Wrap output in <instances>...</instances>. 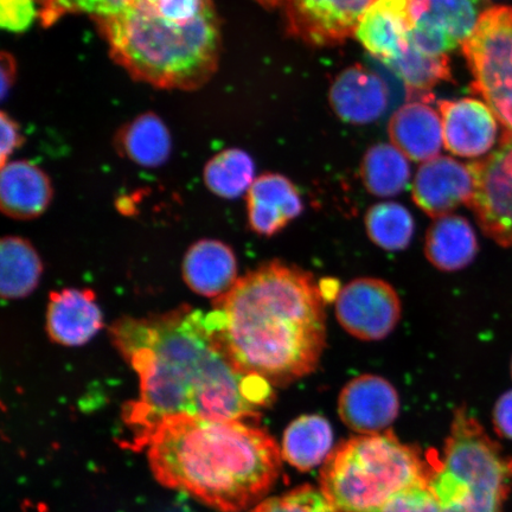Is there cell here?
Wrapping results in <instances>:
<instances>
[{
	"label": "cell",
	"mask_w": 512,
	"mask_h": 512,
	"mask_svg": "<svg viewBox=\"0 0 512 512\" xmlns=\"http://www.w3.org/2000/svg\"><path fill=\"white\" fill-rule=\"evenodd\" d=\"M104 328V317L95 293L89 288L51 292L47 331L51 341L64 347H80Z\"/></svg>",
	"instance_id": "obj_14"
},
{
	"label": "cell",
	"mask_w": 512,
	"mask_h": 512,
	"mask_svg": "<svg viewBox=\"0 0 512 512\" xmlns=\"http://www.w3.org/2000/svg\"><path fill=\"white\" fill-rule=\"evenodd\" d=\"M110 334L139 376V398L124 408L134 443L172 416L254 421L274 401L270 382L236 366L210 312L183 305L162 315L124 317Z\"/></svg>",
	"instance_id": "obj_1"
},
{
	"label": "cell",
	"mask_w": 512,
	"mask_h": 512,
	"mask_svg": "<svg viewBox=\"0 0 512 512\" xmlns=\"http://www.w3.org/2000/svg\"><path fill=\"white\" fill-rule=\"evenodd\" d=\"M366 228L376 246L396 252L406 249L411 243L414 221L411 213L401 204L383 202L368 210Z\"/></svg>",
	"instance_id": "obj_28"
},
{
	"label": "cell",
	"mask_w": 512,
	"mask_h": 512,
	"mask_svg": "<svg viewBox=\"0 0 512 512\" xmlns=\"http://www.w3.org/2000/svg\"><path fill=\"white\" fill-rule=\"evenodd\" d=\"M210 315L236 366L272 386L311 374L323 355V288L297 267L273 261L248 273Z\"/></svg>",
	"instance_id": "obj_2"
},
{
	"label": "cell",
	"mask_w": 512,
	"mask_h": 512,
	"mask_svg": "<svg viewBox=\"0 0 512 512\" xmlns=\"http://www.w3.org/2000/svg\"><path fill=\"white\" fill-rule=\"evenodd\" d=\"M485 10L484 0H409L413 25L419 19L431 23L462 47Z\"/></svg>",
	"instance_id": "obj_25"
},
{
	"label": "cell",
	"mask_w": 512,
	"mask_h": 512,
	"mask_svg": "<svg viewBox=\"0 0 512 512\" xmlns=\"http://www.w3.org/2000/svg\"><path fill=\"white\" fill-rule=\"evenodd\" d=\"M475 179L470 164L450 157H435L420 166L413 183V200L428 216L439 219L469 204Z\"/></svg>",
	"instance_id": "obj_11"
},
{
	"label": "cell",
	"mask_w": 512,
	"mask_h": 512,
	"mask_svg": "<svg viewBox=\"0 0 512 512\" xmlns=\"http://www.w3.org/2000/svg\"><path fill=\"white\" fill-rule=\"evenodd\" d=\"M400 412L399 394L392 383L376 375H362L342 389L338 413L352 431L382 433Z\"/></svg>",
	"instance_id": "obj_12"
},
{
	"label": "cell",
	"mask_w": 512,
	"mask_h": 512,
	"mask_svg": "<svg viewBox=\"0 0 512 512\" xmlns=\"http://www.w3.org/2000/svg\"><path fill=\"white\" fill-rule=\"evenodd\" d=\"M382 512H440L439 503L428 483L400 492L386 504Z\"/></svg>",
	"instance_id": "obj_32"
},
{
	"label": "cell",
	"mask_w": 512,
	"mask_h": 512,
	"mask_svg": "<svg viewBox=\"0 0 512 512\" xmlns=\"http://www.w3.org/2000/svg\"><path fill=\"white\" fill-rule=\"evenodd\" d=\"M93 19L133 79L192 91L216 72L221 32L213 0H131Z\"/></svg>",
	"instance_id": "obj_4"
},
{
	"label": "cell",
	"mask_w": 512,
	"mask_h": 512,
	"mask_svg": "<svg viewBox=\"0 0 512 512\" xmlns=\"http://www.w3.org/2000/svg\"><path fill=\"white\" fill-rule=\"evenodd\" d=\"M247 207L249 227L267 238L281 232L304 208L296 185L278 174L255 179L248 190Z\"/></svg>",
	"instance_id": "obj_17"
},
{
	"label": "cell",
	"mask_w": 512,
	"mask_h": 512,
	"mask_svg": "<svg viewBox=\"0 0 512 512\" xmlns=\"http://www.w3.org/2000/svg\"><path fill=\"white\" fill-rule=\"evenodd\" d=\"M16 61L14 56L3 53L2 62H0V70H2V98L6 99L9 95L10 89L14 86L16 79Z\"/></svg>",
	"instance_id": "obj_36"
},
{
	"label": "cell",
	"mask_w": 512,
	"mask_h": 512,
	"mask_svg": "<svg viewBox=\"0 0 512 512\" xmlns=\"http://www.w3.org/2000/svg\"><path fill=\"white\" fill-rule=\"evenodd\" d=\"M361 177L370 194L392 197L407 187L411 168L407 157L394 145L377 144L362 160Z\"/></svg>",
	"instance_id": "obj_26"
},
{
	"label": "cell",
	"mask_w": 512,
	"mask_h": 512,
	"mask_svg": "<svg viewBox=\"0 0 512 512\" xmlns=\"http://www.w3.org/2000/svg\"><path fill=\"white\" fill-rule=\"evenodd\" d=\"M53 200V185L46 172L25 160L2 166L0 208L11 219L28 221L46 213Z\"/></svg>",
	"instance_id": "obj_18"
},
{
	"label": "cell",
	"mask_w": 512,
	"mask_h": 512,
	"mask_svg": "<svg viewBox=\"0 0 512 512\" xmlns=\"http://www.w3.org/2000/svg\"><path fill=\"white\" fill-rule=\"evenodd\" d=\"M389 137L407 158L427 162L437 157L443 146V123L427 100L409 102L390 119Z\"/></svg>",
	"instance_id": "obj_20"
},
{
	"label": "cell",
	"mask_w": 512,
	"mask_h": 512,
	"mask_svg": "<svg viewBox=\"0 0 512 512\" xmlns=\"http://www.w3.org/2000/svg\"><path fill=\"white\" fill-rule=\"evenodd\" d=\"M38 17L35 0H0V24L5 30L23 32Z\"/></svg>",
	"instance_id": "obj_33"
},
{
	"label": "cell",
	"mask_w": 512,
	"mask_h": 512,
	"mask_svg": "<svg viewBox=\"0 0 512 512\" xmlns=\"http://www.w3.org/2000/svg\"><path fill=\"white\" fill-rule=\"evenodd\" d=\"M470 168L475 190L467 207L488 238L512 251V137L504 132L494 152Z\"/></svg>",
	"instance_id": "obj_8"
},
{
	"label": "cell",
	"mask_w": 512,
	"mask_h": 512,
	"mask_svg": "<svg viewBox=\"0 0 512 512\" xmlns=\"http://www.w3.org/2000/svg\"><path fill=\"white\" fill-rule=\"evenodd\" d=\"M334 445V432L323 416H299L286 428L281 456L300 471L325 463Z\"/></svg>",
	"instance_id": "obj_22"
},
{
	"label": "cell",
	"mask_w": 512,
	"mask_h": 512,
	"mask_svg": "<svg viewBox=\"0 0 512 512\" xmlns=\"http://www.w3.org/2000/svg\"><path fill=\"white\" fill-rule=\"evenodd\" d=\"M438 104L448 151L459 157L476 158L492 149L498 120L485 102L467 98Z\"/></svg>",
	"instance_id": "obj_13"
},
{
	"label": "cell",
	"mask_w": 512,
	"mask_h": 512,
	"mask_svg": "<svg viewBox=\"0 0 512 512\" xmlns=\"http://www.w3.org/2000/svg\"><path fill=\"white\" fill-rule=\"evenodd\" d=\"M430 460L428 485L440 512H504L512 489V456L466 407L454 412L443 454Z\"/></svg>",
	"instance_id": "obj_6"
},
{
	"label": "cell",
	"mask_w": 512,
	"mask_h": 512,
	"mask_svg": "<svg viewBox=\"0 0 512 512\" xmlns=\"http://www.w3.org/2000/svg\"><path fill=\"white\" fill-rule=\"evenodd\" d=\"M145 447L153 475L222 512L258 505L280 475L281 450L251 421L164 419L134 443Z\"/></svg>",
	"instance_id": "obj_3"
},
{
	"label": "cell",
	"mask_w": 512,
	"mask_h": 512,
	"mask_svg": "<svg viewBox=\"0 0 512 512\" xmlns=\"http://www.w3.org/2000/svg\"><path fill=\"white\" fill-rule=\"evenodd\" d=\"M463 53L473 76V92L482 96L504 132L512 137L511 6L486 9L463 44Z\"/></svg>",
	"instance_id": "obj_7"
},
{
	"label": "cell",
	"mask_w": 512,
	"mask_h": 512,
	"mask_svg": "<svg viewBox=\"0 0 512 512\" xmlns=\"http://www.w3.org/2000/svg\"><path fill=\"white\" fill-rule=\"evenodd\" d=\"M330 101L345 123L369 124L387 111L389 92L379 75L356 64L343 70L332 83Z\"/></svg>",
	"instance_id": "obj_16"
},
{
	"label": "cell",
	"mask_w": 512,
	"mask_h": 512,
	"mask_svg": "<svg viewBox=\"0 0 512 512\" xmlns=\"http://www.w3.org/2000/svg\"><path fill=\"white\" fill-rule=\"evenodd\" d=\"M256 2L266 6V8H274V6L285 4L286 0H256Z\"/></svg>",
	"instance_id": "obj_37"
},
{
	"label": "cell",
	"mask_w": 512,
	"mask_h": 512,
	"mask_svg": "<svg viewBox=\"0 0 512 512\" xmlns=\"http://www.w3.org/2000/svg\"><path fill=\"white\" fill-rule=\"evenodd\" d=\"M336 316L351 336L362 341H381L400 322L401 302L394 287L386 281L355 279L339 291Z\"/></svg>",
	"instance_id": "obj_9"
},
{
	"label": "cell",
	"mask_w": 512,
	"mask_h": 512,
	"mask_svg": "<svg viewBox=\"0 0 512 512\" xmlns=\"http://www.w3.org/2000/svg\"><path fill=\"white\" fill-rule=\"evenodd\" d=\"M43 265L28 240L6 236L0 243V292L4 299L30 296L40 284Z\"/></svg>",
	"instance_id": "obj_24"
},
{
	"label": "cell",
	"mask_w": 512,
	"mask_h": 512,
	"mask_svg": "<svg viewBox=\"0 0 512 512\" xmlns=\"http://www.w3.org/2000/svg\"><path fill=\"white\" fill-rule=\"evenodd\" d=\"M511 377H512V360H511Z\"/></svg>",
	"instance_id": "obj_38"
},
{
	"label": "cell",
	"mask_w": 512,
	"mask_h": 512,
	"mask_svg": "<svg viewBox=\"0 0 512 512\" xmlns=\"http://www.w3.org/2000/svg\"><path fill=\"white\" fill-rule=\"evenodd\" d=\"M115 145L121 155L144 168H158L168 162L172 149L168 127L155 113L139 115L123 126Z\"/></svg>",
	"instance_id": "obj_23"
},
{
	"label": "cell",
	"mask_w": 512,
	"mask_h": 512,
	"mask_svg": "<svg viewBox=\"0 0 512 512\" xmlns=\"http://www.w3.org/2000/svg\"><path fill=\"white\" fill-rule=\"evenodd\" d=\"M252 512H336L322 490L300 486L283 496L272 497L255 505Z\"/></svg>",
	"instance_id": "obj_31"
},
{
	"label": "cell",
	"mask_w": 512,
	"mask_h": 512,
	"mask_svg": "<svg viewBox=\"0 0 512 512\" xmlns=\"http://www.w3.org/2000/svg\"><path fill=\"white\" fill-rule=\"evenodd\" d=\"M254 172L253 159L247 152L229 149L209 160L204 168V182L216 196L234 200L251 189Z\"/></svg>",
	"instance_id": "obj_27"
},
{
	"label": "cell",
	"mask_w": 512,
	"mask_h": 512,
	"mask_svg": "<svg viewBox=\"0 0 512 512\" xmlns=\"http://www.w3.org/2000/svg\"><path fill=\"white\" fill-rule=\"evenodd\" d=\"M393 70L412 93L425 94L443 81H451L450 60L447 56H432L421 53L412 43L398 59L389 61Z\"/></svg>",
	"instance_id": "obj_29"
},
{
	"label": "cell",
	"mask_w": 512,
	"mask_h": 512,
	"mask_svg": "<svg viewBox=\"0 0 512 512\" xmlns=\"http://www.w3.org/2000/svg\"><path fill=\"white\" fill-rule=\"evenodd\" d=\"M0 130H2V147H0V162L2 166L8 163V159L24 142L21 128L10 115L5 112L0 115Z\"/></svg>",
	"instance_id": "obj_34"
},
{
	"label": "cell",
	"mask_w": 512,
	"mask_h": 512,
	"mask_svg": "<svg viewBox=\"0 0 512 512\" xmlns=\"http://www.w3.org/2000/svg\"><path fill=\"white\" fill-rule=\"evenodd\" d=\"M377 0H286L287 29L316 47L341 44L355 35L364 12Z\"/></svg>",
	"instance_id": "obj_10"
},
{
	"label": "cell",
	"mask_w": 512,
	"mask_h": 512,
	"mask_svg": "<svg viewBox=\"0 0 512 512\" xmlns=\"http://www.w3.org/2000/svg\"><path fill=\"white\" fill-rule=\"evenodd\" d=\"M409 0H377L364 12L355 36L383 63L398 59L411 43Z\"/></svg>",
	"instance_id": "obj_15"
},
{
	"label": "cell",
	"mask_w": 512,
	"mask_h": 512,
	"mask_svg": "<svg viewBox=\"0 0 512 512\" xmlns=\"http://www.w3.org/2000/svg\"><path fill=\"white\" fill-rule=\"evenodd\" d=\"M182 272L192 291L217 299L232 290L238 281V262L226 243L204 239L189 248Z\"/></svg>",
	"instance_id": "obj_19"
},
{
	"label": "cell",
	"mask_w": 512,
	"mask_h": 512,
	"mask_svg": "<svg viewBox=\"0 0 512 512\" xmlns=\"http://www.w3.org/2000/svg\"><path fill=\"white\" fill-rule=\"evenodd\" d=\"M430 475V457L386 431L336 448L320 471V490L336 512H382L390 499L428 483Z\"/></svg>",
	"instance_id": "obj_5"
},
{
	"label": "cell",
	"mask_w": 512,
	"mask_h": 512,
	"mask_svg": "<svg viewBox=\"0 0 512 512\" xmlns=\"http://www.w3.org/2000/svg\"><path fill=\"white\" fill-rule=\"evenodd\" d=\"M425 253L428 261L440 271L463 270L478 253L475 230L462 216L439 217L426 234Z\"/></svg>",
	"instance_id": "obj_21"
},
{
	"label": "cell",
	"mask_w": 512,
	"mask_h": 512,
	"mask_svg": "<svg viewBox=\"0 0 512 512\" xmlns=\"http://www.w3.org/2000/svg\"><path fill=\"white\" fill-rule=\"evenodd\" d=\"M492 422L499 437L512 440V390L497 400Z\"/></svg>",
	"instance_id": "obj_35"
},
{
	"label": "cell",
	"mask_w": 512,
	"mask_h": 512,
	"mask_svg": "<svg viewBox=\"0 0 512 512\" xmlns=\"http://www.w3.org/2000/svg\"><path fill=\"white\" fill-rule=\"evenodd\" d=\"M131 0H42L38 11L44 27H50L70 14H87L92 18L114 14Z\"/></svg>",
	"instance_id": "obj_30"
}]
</instances>
